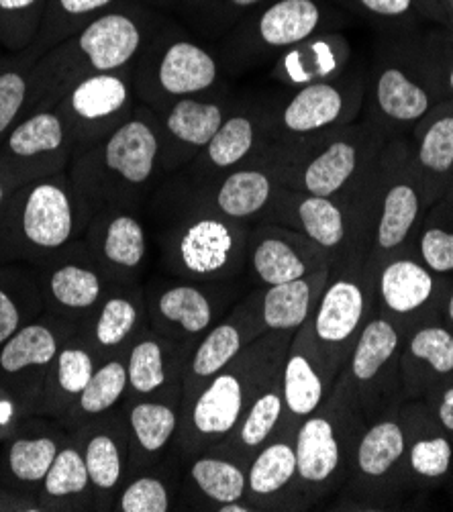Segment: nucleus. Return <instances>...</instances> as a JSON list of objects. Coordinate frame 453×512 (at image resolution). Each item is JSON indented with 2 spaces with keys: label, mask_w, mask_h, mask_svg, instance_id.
Returning <instances> with one entry per match:
<instances>
[{
  "label": "nucleus",
  "mask_w": 453,
  "mask_h": 512,
  "mask_svg": "<svg viewBox=\"0 0 453 512\" xmlns=\"http://www.w3.org/2000/svg\"><path fill=\"white\" fill-rule=\"evenodd\" d=\"M347 202L354 223V262L364 264L368 274L413 245L429 202L413 168L409 137L386 139L376 168Z\"/></svg>",
  "instance_id": "1"
},
{
  "label": "nucleus",
  "mask_w": 453,
  "mask_h": 512,
  "mask_svg": "<svg viewBox=\"0 0 453 512\" xmlns=\"http://www.w3.org/2000/svg\"><path fill=\"white\" fill-rule=\"evenodd\" d=\"M294 333L274 331L251 341L182 406L176 449L182 459L219 447L239 425L249 404L280 372Z\"/></svg>",
  "instance_id": "2"
},
{
  "label": "nucleus",
  "mask_w": 453,
  "mask_h": 512,
  "mask_svg": "<svg viewBox=\"0 0 453 512\" xmlns=\"http://www.w3.org/2000/svg\"><path fill=\"white\" fill-rule=\"evenodd\" d=\"M364 417L335 382L327 402L294 429L298 510L335 500L347 482Z\"/></svg>",
  "instance_id": "3"
},
{
  "label": "nucleus",
  "mask_w": 453,
  "mask_h": 512,
  "mask_svg": "<svg viewBox=\"0 0 453 512\" xmlns=\"http://www.w3.org/2000/svg\"><path fill=\"white\" fill-rule=\"evenodd\" d=\"M386 135L368 119L305 141L300 158L274 170L290 190L349 200L378 164Z\"/></svg>",
  "instance_id": "4"
},
{
  "label": "nucleus",
  "mask_w": 453,
  "mask_h": 512,
  "mask_svg": "<svg viewBox=\"0 0 453 512\" xmlns=\"http://www.w3.org/2000/svg\"><path fill=\"white\" fill-rule=\"evenodd\" d=\"M445 98L429 54L388 47L368 72L366 119L386 137H407Z\"/></svg>",
  "instance_id": "5"
},
{
  "label": "nucleus",
  "mask_w": 453,
  "mask_h": 512,
  "mask_svg": "<svg viewBox=\"0 0 453 512\" xmlns=\"http://www.w3.org/2000/svg\"><path fill=\"white\" fill-rule=\"evenodd\" d=\"M407 439L400 408L364 423L351 470L333 506L341 510H392L411 494L407 476Z\"/></svg>",
  "instance_id": "6"
},
{
  "label": "nucleus",
  "mask_w": 453,
  "mask_h": 512,
  "mask_svg": "<svg viewBox=\"0 0 453 512\" xmlns=\"http://www.w3.org/2000/svg\"><path fill=\"white\" fill-rule=\"evenodd\" d=\"M374 313L372 276L364 264L341 262L331 266L315 311L300 329L339 378L351 349Z\"/></svg>",
  "instance_id": "7"
},
{
  "label": "nucleus",
  "mask_w": 453,
  "mask_h": 512,
  "mask_svg": "<svg viewBox=\"0 0 453 512\" xmlns=\"http://www.w3.org/2000/svg\"><path fill=\"white\" fill-rule=\"evenodd\" d=\"M147 325L156 333L192 347L243 298L239 280L207 282L154 278L143 286Z\"/></svg>",
  "instance_id": "8"
},
{
  "label": "nucleus",
  "mask_w": 453,
  "mask_h": 512,
  "mask_svg": "<svg viewBox=\"0 0 453 512\" xmlns=\"http://www.w3.org/2000/svg\"><path fill=\"white\" fill-rule=\"evenodd\" d=\"M249 231L223 215H196L162 243L164 270L186 280L231 282L245 272Z\"/></svg>",
  "instance_id": "9"
},
{
  "label": "nucleus",
  "mask_w": 453,
  "mask_h": 512,
  "mask_svg": "<svg viewBox=\"0 0 453 512\" xmlns=\"http://www.w3.org/2000/svg\"><path fill=\"white\" fill-rule=\"evenodd\" d=\"M402 339L405 333L374 313L337 378L364 421L400 408L405 402L398 372Z\"/></svg>",
  "instance_id": "10"
},
{
  "label": "nucleus",
  "mask_w": 453,
  "mask_h": 512,
  "mask_svg": "<svg viewBox=\"0 0 453 512\" xmlns=\"http://www.w3.org/2000/svg\"><path fill=\"white\" fill-rule=\"evenodd\" d=\"M370 276L376 313L392 321L402 333L423 323L441 321L449 278L431 272L413 245L380 262Z\"/></svg>",
  "instance_id": "11"
},
{
  "label": "nucleus",
  "mask_w": 453,
  "mask_h": 512,
  "mask_svg": "<svg viewBox=\"0 0 453 512\" xmlns=\"http://www.w3.org/2000/svg\"><path fill=\"white\" fill-rule=\"evenodd\" d=\"M368 74L349 68L337 78L300 86L278 115L288 137L311 141L319 135L356 123L366 100Z\"/></svg>",
  "instance_id": "12"
},
{
  "label": "nucleus",
  "mask_w": 453,
  "mask_h": 512,
  "mask_svg": "<svg viewBox=\"0 0 453 512\" xmlns=\"http://www.w3.org/2000/svg\"><path fill=\"white\" fill-rule=\"evenodd\" d=\"M270 209L274 225L305 235L329 255L333 264L354 262V223L347 200L282 186Z\"/></svg>",
  "instance_id": "13"
},
{
  "label": "nucleus",
  "mask_w": 453,
  "mask_h": 512,
  "mask_svg": "<svg viewBox=\"0 0 453 512\" xmlns=\"http://www.w3.org/2000/svg\"><path fill=\"white\" fill-rule=\"evenodd\" d=\"M78 329L76 323L49 311L23 325L0 345V382L39 402L49 368Z\"/></svg>",
  "instance_id": "14"
},
{
  "label": "nucleus",
  "mask_w": 453,
  "mask_h": 512,
  "mask_svg": "<svg viewBox=\"0 0 453 512\" xmlns=\"http://www.w3.org/2000/svg\"><path fill=\"white\" fill-rule=\"evenodd\" d=\"M35 280L45 311L84 327L98 311L100 302L117 286L105 270L88 258H49L37 264Z\"/></svg>",
  "instance_id": "15"
},
{
  "label": "nucleus",
  "mask_w": 453,
  "mask_h": 512,
  "mask_svg": "<svg viewBox=\"0 0 453 512\" xmlns=\"http://www.w3.org/2000/svg\"><path fill=\"white\" fill-rule=\"evenodd\" d=\"M262 335L264 329L254 298L245 294L217 325L192 345L182 374L180 411L215 374L227 368L251 341Z\"/></svg>",
  "instance_id": "16"
},
{
  "label": "nucleus",
  "mask_w": 453,
  "mask_h": 512,
  "mask_svg": "<svg viewBox=\"0 0 453 512\" xmlns=\"http://www.w3.org/2000/svg\"><path fill=\"white\" fill-rule=\"evenodd\" d=\"M329 266H333L329 255L292 229L262 225L249 231L243 274L254 286L292 282Z\"/></svg>",
  "instance_id": "17"
},
{
  "label": "nucleus",
  "mask_w": 453,
  "mask_h": 512,
  "mask_svg": "<svg viewBox=\"0 0 453 512\" xmlns=\"http://www.w3.org/2000/svg\"><path fill=\"white\" fill-rule=\"evenodd\" d=\"M78 231L68 192L54 182H41L29 190L19 217L21 255L45 262L70 245Z\"/></svg>",
  "instance_id": "18"
},
{
  "label": "nucleus",
  "mask_w": 453,
  "mask_h": 512,
  "mask_svg": "<svg viewBox=\"0 0 453 512\" xmlns=\"http://www.w3.org/2000/svg\"><path fill=\"white\" fill-rule=\"evenodd\" d=\"M337 376L329 370L305 331L298 329L284 353L280 384L284 396V415L280 431H294L327 402Z\"/></svg>",
  "instance_id": "19"
},
{
  "label": "nucleus",
  "mask_w": 453,
  "mask_h": 512,
  "mask_svg": "<svg viewBox=\"0 0 453 512\" xmlns=\"http://www.w3.org/2000/svg\"><path fill=\"white\" fill-rule=\"evenodd\" d=\"M400 423L407 439V476L411 492H423L449 482L453 474V439L435 421L423 400L400 406Z\"/></svg>",
  "instance_id": "20"
},
{
  "label": "nucleus",
  "mask_w": 453,
  "mask_h": 512,
  "mask_svg": "<svg viewBox=\"0 0 453 512\" xmlns=\"http://www.w3.org/2000/svg\"><path fill=\"white\" fill-rule=\"evenodd\" d=\"M190 349L147 325L127 349L129 400L151 396L182 400V374Z\"/></svg>",
  "instance_id": "21"
},
{
  "label": "nucleus",
  "mask_w": 453,
  "mask_h": 512,
  "mask_svg": "<svg viewBox=\"0 0 453 512\" xmlns=\"http://www.w3.org/2000/svg\"><path fill=\"white\" fill-rule=\"evenodd\" d=\"M398 372L405 402L423 400L453 378V331L443 321H431L405 333Z\"/></svg>",
  "instance_id": "22"
},
{
  "label": "nucleus",
  "mask_w": 453,
  "mask_h": 512,
  "mask_svg": "<svg viewBox=\"0 0 453 512\" xmlns=\"http://www.w3.org/2000/svg\"><path fill=\"white\" fill-rule=\"evenodd\" d=\"M82 433V453L90 478L94 506L111 508L121 486L131 476V445L127 423L121 419H98Z\"/></svg>",
  "instance_id": "23"
},
{
  "label": "nucleus",
  "mask_w": 453,
  "mask_h": 512,
  "mask_svg": "<svg viewBox=\"0 0 453 512\" xmlns=\"http://www.w3.org/2000/svg\"><path fill=\"white\" fill-rule=\"evenodd\" d=\"M245 500L258 510H298L294 431H278L247 464Z\"/></svg>",
  "instance_id": "24"
},
{
  "label": "nucleus",
  "mask_w": 453,
  "mask_h": 512,
  "mask_svg": "<svg viewBox=\"0 0 453 512\" xmlns=\"http://www.w3.org/2000/svg\"><path fill=\"white\" fill-rule=\"evenodd\" d=\"M180 404V398L170 396L129 400L125 423L131 445V476L160 466L166 453L176 447L182 419Z\"/></svg>",
  "instance_id": "25"
},
{
  "label": "nucleus",
  "mask_w": 453,
  "mask_h": 512,
  "mask_svg": "<svg viewBox=\"0 0 453 512\" xmlns=\"http://www.w3.org/2000/svg\"><path fill=\"white\" fill-rule=\"evenodd\" d=\"M413 168L429 207L453 184V100L445 98L409 135Z\"/></svg>",
  "instance_id": "26"
},
{
  "label": "nucleus",
  "mask_w": 453,
  "mask_h": 512,
  "mask_svg": "<svg viewBox=\"0 0 453 512\" xmlns=\"http://www.w3.org/2000/svg\"><path fill=\"white\" fill-rule=\"evenodd\" d=\"M186 462L178 508L217 512L219 506L245 498L247 466L237 459L219 451H203Z\"/></svg>",
  "instance_id": "27"
},
{
  "label": "nucleus",
  "mask_w": 453,
  "mask_h": 512,
  "mask_svg": "<svg viewBox=\"0 0 453 512\" xmlns=\"http://www.w3.org/2000/svg\"><path fill=\"white\" fill-rule=\"evenodd\" d=\"M147 327L143 286L117 284L100 302L92 319L80 327L100 360L129 349L133 339Z\"/></svg>",
  "instance_id": "28"
},
{
  "label": "nucleus",
  "mask_w": 453,
  "mask_h": 512,
  "mask_svg": "<svg viewBox=\"0 0 453 512\" xmlns=\"http://www.w3.org/2000/svg\"><path fill=\"white\" fill-rule=\"evenodd\" d=\"M329 274L331 266L292 282L276 286H256L251 290L249 294L254 298L264 333H296L305 325L315 311L319 296L329 280Z\"/></svg>",
  "instance_id": "29"
},
{
  "label": "nucleus",
  "mask_w": 453,
  "mask_h": 512,
  "mask_svg": "<svg viewBox=\"0 0 453 512\" xmlns=\"http://www.w3.org/2000/svg\"><path fill=\"white\" fill-rule=\"evenodd\" d=\"M98 364V353L78 329L60 349L54 366L49 368L43 380L37 415L60 421L88 386Z\"/></svg>",
  "instance_id": "30"
},
{
  "label": "nucleus",
  "mask_w": 453,
  "mask_h": 512,
  "mask_svg": "<svg viewBox=\"0 0 453 512\" xmlns=\"http://www.w3.org/2000/svg\"><path fill=\"white\" fill-rule=\"evenodd\" d=\"M90 251L96 264L115 284H141L147 260V235L133 215H115L96 237Z\"/></svg>",
  "instance_id": "31"
},
{
  "label": "nucleus",
  "mask_w": 453,
  "mask_h": 512,
  "mask_svg": "<svg viewBox=\"0 0 453 512\" xmlns=\"http://www.w3.org/2000/svg\"><path fill=\"white\" fill-rule=\"evenodd\" d=\"M284 415V396H282V384H280V372L264 386V390L256 396V400L249 404L243 419L233 429V433L215 449L225 453L243 466L249 464V459L254 453L264 447L282 425Z\"/></svg>",
  "instance_id": "32"
},
{
  "label": "nucleus",
  "mask_w": 453,
  "mask_h": 512,
  "mask_svg": "<svg viewBox=\"0 0 453 512\" xmlns=\"http://www.w3.org/2000/svg\"><path fill=\"white\" fill-rule=\"evenodd\" d=\"M160 137L145 119L123 123L103 149L105 166L121 180L141 186L154 176L160 158Z\"/></svg>",
  "instance_id": "33"
},
{
  "label": "nucleus",
  "mask_w": 453,
  "mask_h": 512,
  "mask_svg": "<svg viewBox=\"0 0 453 512\" xmlns=\"http://www.w3.org/2000/svg\"><path fill=\"white\" fill-rule=\"evenodd\" d=\"M349 62V41L337 33H323L290 47L282 58L280 74L288 84L300 88L341 76L349 70Z\"/></svg>",
  "instance_id": "34"
},
{
  "label": "nucleus",
  "mask_w": 453,
  "mask_h": 512,
  "mask_svg": "<svg viewBox=\"0 0 453 512\" xmlns=\"http://www.w3.org/2000/svg\"><path fill=\"white\" fill-rule=\"evenodd\" d=\"M127 349L117 351L100 360L94 376L82 394L68 408L60 423L68 429L80 431L90 423L107 417L113 408L127 396Z\"/></svg>",
  "instance_id": "35"
},
{
  "label": "nucleus",
  "mask_w": 453,
  "mask_h": 512,
  "mask_svg": "<svg viewBox=\"0 0 453 512\" xmlns=\"http://www.w3.org/2000/svg\"><path fill=\"white\" fill-rule=\"evenodd\" d=\"M282 184L262 168H235L215 190V211L233 221H247L266 213Z\"/></svg>",
  "instance_id": "36"
},
{
  "label": "nucleus",
  "mask_w": 453,
  "mask_h": 512,
  "mask_svg": "<svg viewBox=\"0 0 453 512\" xmlns=\"http://www.w3.org/2000/svg\"><path fill=\"white\" fill-rule=\"evenodd\" d=\"M217 74V62L207 49L190 41H176L164 51L156 80L166 96L180 100L213 88Z\"/></svg>",
  "instance_id": "37"
},
{
  "label": "nucleus",
  "mask_w": 453,
  "mask_h": 512,
  "mask_svg": "<svg viewBox=\"0 0 453 512\" xmlns=\"http://www.w3.org/2000/svg\"><path fill=\"white\" fill-rule=\"evenodd\" d=\"M141 33L123 15H107L94 21L80 37V49L96 74H107L125 66L139 49Z\"/></svg>",
  "instance_id": "38"
},
{
  "label": "nucleus",
  "mask_w": 453,
  "mask_h": 512,
  "mask_svg": "<svg viewBox=\"0 0 453 512\" xmlns=\"http://www.w3.org/2000/svg\"><path fill=\"white\" fill-rule=\"evenodd\" d=\"M64 439L54 433H25V427L9 439L3 455V474L9 484L19 488H37L52 468Z\"/></svg>",
  "instance_id": "39"
},
{
  "label": "nucleus",
  "mask_w": 453,
  "mask_h": 512,
  "mask_svg": "<svg viewBox=\"0 0 453 512\" xmlns=\"http://www.w3.org/2000/svg\"><path fill=\"white\" fill-rule=\"evenodd\" d=\"M325 21V9L317 0H280L260 17L258 35L272 49L294 47L313 37Z\"/></svg>",
  "instance_id": "40"
},
{
  "label": "nucleus",
  "mask_w": 453,
  "mask_h": 512,
  "mask_svg": "<svg viewBox=\"0 0 453 512\" xmlns=\"http://www.w3.org/2000/svg\"><path fill=\"white\" fill-rule=\"evenodd\" d=\"M39 504L45 508H66L92 504V488L84 462L82 447L64 443L58 451L52 468L39 486Z\"/></svg>",
  "instance_id": "41"
},
{
  "label": "nucleus",
  "mask_w": 453,
  "mask_h": 512,
  "mask_svg": "<svg viewBox=\"0 0 453 512\" xmlns=\"http://www.w3.org/2000/svg\"><path fill=\"white\" fill-rule=\"evenodd\" d=\"M413 249L431 272L453 278V186L425 213Z\"/></svg>",
  "instance_id": "42"
},
{
  "label": "nucleus",
  "mask_w": 453,
  "mask_h": 512,
  "mask_svg": "<svg viewBox=\"0 0 453 512\" xmlns=\"http://www.w3.org/2000/svg\"><path fill=\"white\" fill-rule=\"evenodd\" d=\"M227 115L223 105L213 100H198L196 96L180 98L166 115V133L190 151L205 149L215 133L225 123Z\"/></svg>",
  "instance_id": "43"
},
{
  "label": "nucleus",
  "mask_w": 453,
  "mask_h": 512,
  "mask_svg": "<svg viewBox=\"0 0 453 512\" xmlns=\"http://www.w3.org/2000/svg\"><path fill=\"white\" fill-rule=\"evenodd\" d=\"M45 313L35 276L19 268H0V345L23 325Z\"/></svg>",
  "instance_id": "44"
},
{
  "label": "nucleus",
  "mask_w": 453,
  "mask_h": 512,
  "mask_svg": "<svg viewBox=\"0 0 453 512\" xmlns=\"http://www.w3.org/2000/svg\"><path fill=\"white\" fill-rule=\"evenodd\" d=\"M180 486L160 466L139 470L127 478L115 496L111 510L119 512H170L178 506Z\"/></svg>",
  "instance_id": "45"
},
{
  "label": "nucleus",
  "mask_w": 453,
  "mask_h": 512,
  "mask_svg": "<svg viewBox=\"0 0 453 512\" xmlns=\"http://www.w3.org/2000/svg\"><path fill=\"white\" fill-rule=\"evenodd\" d=\"M129 102V86L107 72L82 80L70 94V109L82 121H100L119 115Z\"/></svg>",
  "instance_id": "46"
},
{
  "label": "nucleus",
  "mask_w": 453,
  "mask_h": 512,
  "mask_svg": "<svg viewBox=\"0 0 453 512\" xmlns=\"http://www.w3.org/2000/svg\"><path fill=\"white\" fill-rule=\"evenodd\" d=\"M258 125L249 115H231L203 149L205 162L213 170L231 172L247 160L258 145Z\"/></svg>",
  "instance_id": "47"
},
{
  "label": "nucleus",
  "mask_w": 453,
  "mask_h": 512,
  "mask_svg": "<svg viewBox=\"0 0 453 512\" xmlns=\"http://www.w3.org/2000/svg\"><path fill=\"white\" fill-rule=\"evenodd\" d=\"M64 145V125L54 113H37L23 121L9 135V149L13 156L31 160L45 153H54Z\"/></svg>",
  "instance_id": "48"
},
{
  "label": "nucleus",
  "mask_w": 453,
  "mask_h": 512,
  "mask_svg": "<svg viewBox=\"0 0 453 512\" xmlns=\"http://www.w3.org/2000/svg\"><path fill=\"white\" fill-rule=\"evenodd\" d=\"M37 400L0 382V441L17 435L25 421L37 415Z\"/></svg>",
  "instance_id": "49"
},
{
  "label": "nucleus",
  "mask_w": 453,
  "mask_h": 512,
  "mask_svg": "<svg viewBox=\"0 0 453 512\" xmlns=\"http://www.w3.org/2000/svg\"><path fill=\"white\" fill-rule=\"evenodd\" d=\"M368 17L388 23L390 27L407 29L425 15L423 0H354Z\"/></svg>",
  "instance_id": "50"
},
{
  "label": "nucleus",
  "mask_w": 453,
  "mask_h": 512,
  "mask_svg": "<svg viewBox=\"0 0 453 512\" xmlns=\"http://www.w3.org/2000/svg\"><path fill=\"white\" fill-rule=\"evenodd\" d=\"M27 96V82L17 72L0 76V135H3L19 115Z\"/></svg>",
  "instance_id": "51"
},
{
  "label": "nucleus",
  "mask_w": 453,
  "mask_h": 512,
  "mask_svg": "<svg viewBox=\"0 0 453 512\" xmlns=\"http://www.w3.org/2000/svg\"><path fill=\"white\" fill-rule=\"evenodd\" d=\"M423 402L435 417V421L441 425V429L453 439V378L445 380L443 384L435 386Z\"/></svg>",
  "instance_id": "52"
},
{
  "label": "nucleus",
  "mask_w": 453,
  "mask_h": 512,
  "mask_svg": "<svg viewBox=\"0 0 453 512\" xmlns=\"http://www.w3.org/2000/svg\"><path fill=\"white\" fill-rule=\"evenodd\" d=\"M429 58H431V56H429ZM431 64H433V68H435V74H437V80H439V86H441L443 94L453 100V56H451L443 66H441V64H435L433 60H431Z\"/></svg>",
  "instance_id": "53"
},
{
  "label": "nucleus",
  "mask_w": 453,
  "mask_h": 512,
  "mask_svg": "<svg viewBox=\"0 0 453 512\" xmlns=\"http://www.w3.org/2000/svg\"><path fill=\"white\" fill-rule=\"evenodd\" d=\"M60 3L68 13L80 15V13H88V11L105 7L111 3V0H60Z\"/></svg>",
  "instance_id": "54"
},
{
  "label": "nucleus",
  "mask_w": 453,
  "mask_h": 512,
  "mask_svg": "<svg viewBox=\"0 0 453 512\" xmlns=\"http://www.w3.org/2000/svg\"><path fill=\"white\" fill-rule=\"evenodd\" d=\"M441 321L453 331V278H449V286L445 292L443 309H441Z\"/></svg>",
  "instance_id": "55"
},
{
  "label": "nucleus",
  "mask_w": 453,
  "mask_h": 512,
  "mask_svg": "<svg viewBox=\"0 0 453 512\" xmlns=\"http://www.w3.org/2000/svg\"><path fill=\"white\" fill-rule=\"evenodd\" d=\"M425 13H427V7L433 5L435 11L453 27V0H425Z\"/></svg>",
  "instance_id": "56"
},
{
  "label": "nucleus",
  "mask_w": 453,
  "mask_h": 512,
  "mask_svg": "<svg viewBox=\"0 0 453 512\" xmlns=\"http://www.w3.org/2000/svg\"><path fill=\"white\" fill-rule=\"evenodd\" d=\"M35 0H0V7L7 11H17V9H25L29 7Z\"/></svg>",
  "instance_id": "57"
},
{
  "label": "nucleus",
  "mask_w": 453,
  "mask_h": 512,
  "mask_svg": "<svg viewBox=\"0 0 453 512\" xmlns=\"http://www.w3.org/2000/svg\"><path fill=\"white\" fill-rule=\"evenodd\" d=\"M231 3L237 5V7H251V5L262 3V0H231Z\"/></svg>",
  "instance_id": "58"
},
{
  "label": "nucleus",
  "mask_w": 453,
  "mask_h": 512,
  "mask_svg": "<svg viewBox=\"0 0 453 512\" xmlns=\"http://www.w3.org/2000/svg\"><path fill=\"white\" fill-rule=\"evenodd\" d=\"M3 200H5V190H3V186H0V204H3Z\"/></svg>",
  "instance_id": "59"
},
{
  "label": "nucleus",
  "mask_w": 453,
  "mask_h": 512,
  "mask_svg": "<svg viewBox=\"0 0 453 512\" xmlns=\"http://www.w3.org/2000/svg\"><path fill=\"white\" fill-rule=\"evenodd\" d=\"M449 482H451V484H453V474H451V478H449Z\"/></svg>",
  "instance_id": "60"
},
{
  "label": "nucleus",
  "mask_w": 453,
  "mask_h": 512,
  "mask_svg": "<svg viewBox=\"0 0 453 512\" xmlns=\"http://www.w3.org/2000/svg\"><path fill=\"white\" fill-rule=\"evenodd\" d=\"M451 186H453V184H451Z\"/></svg>",
  "instance_id": "61"
}]
</instances>
